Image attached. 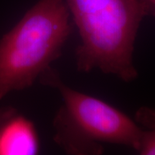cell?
Wrapping results in <instances>:
<instances>
[{
    "mask_svg": "<svg viewBox=\"0 0 155 155\" xmlns=\"http://www.w3.org/2000/svg\"><path fill=\"white\" fill-rule=\"evenodd\" d=\"M42 84L57 89L63 104L53 120L54 140L68 154H101L102 143L137 150L141 128L124 112L102 100L70 88L57 71L48 68Z\"/></svg>",
    "mask_w": 155,
    "mask_h": 155,
    "instance_id": "3957f363",
    "label": "cell"
},
{
    "mask_svg": "<svg viewBox=\"0 0 155 155\" xmlns=\"http://www.w3.org/2000/svg\"><path fill=\"white\" fill-rule=\"evenodd\" d=\"M64 1L81 40L75 51L78 71L97 69L126 83L134 81L135 40L141 22L155 17V8L145 0Z\"/></svg>",
    "mask_w": 155,
    "mask_h": 155,
    "instance_id": "6da1fadb",
    "label": "cell"
},
{
    "mask_svg": "<svg viewBox=\"0 0 155 155\" xmlns=\"http://www.w3.org/2000/svg\"><path fill=\"white\" fill-rule=\"evenodd\" d=\"M35 124L17 112L0 125V155H35L40 151Z\"/></svg>",
    "mask_w": 155,
    "mask_h": 155,
    "instance_id": "277c9868",
    "label": "cell"
},
{
    "mask_svg": "<svg viewBox=\"0 0 155 155\" xmlns=\"http://www.w3.org/2000/svg\"><path fill=\"white\" fill-rule=\"evenodd\" d=\"M71 19L64 0H39L0 39V100L32 86L61 55Z\"/></svg>",
    "mask_w": 155,
    "mask_h": 155,
    "instance_id": "7a4b0ae2",
    "label": "cell"
},
{
    "mask_svg": "<svg viewBox=\"0 0 155 155\" xmlns=\"http://www.w3.org/2000/svg\"><path fill=\"white\" fill-rule=\"evenodd\" d=\"M135 121L142 126L137 152L141 155H155V111L141 107L136 113Z\"/></svg>",
    "mask_w": 155,
    "mask_h": 155,
    "instance_id": "5b68a950",
    "label": "cell"
},
{
    "mask_svg": "<svg viewBox=\"0 0 155 155\" xmlns=\"http://www.w3.org/2000/svg\"><path fill=\"white\" fill-rule=\"evenodd\" d=\"M17 110L12 106H5V107L0 108V125L8 119L9 116L15 114Z\"/></svg>",
    "mask_w": 155,
    "mask_h": 155,
    "instance_id": "8992f818",
    "label": "cell"
},
{
    "mask_svg": "<svg viewBox=\"0 0 155 155\" xmlns=\"http://www.w3.org/2000/svg\"><path fill=\"white\" fill-rule=\"evenodd\" d=\"M147 2H148L150 5H152L154 8H155V0H145Z\"/></svg>",
    "mask_w": 155,
    "mask_h": 155,
    "instance_id": "52a82bcc",
    "label": "cell"
}]
</instances>
